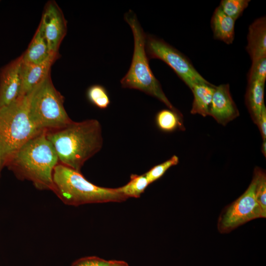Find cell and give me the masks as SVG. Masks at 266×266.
<instances>
[{
	"mask_svg": "<svg viewBox=\"0 0 266 266\" xmlns=\"http://www.w3.org/2000/svg\"><path fill=\"white\" fill-rule=\"evenodd\" d=\"M62 164L81 172L84 163L101 149V126L96 119L72 121L66 126L46 132Z\"/></svg>",
	"mask_w": 266,
	"mask_h": 266,
	"instance_id": "6da1fadb",
	"label": "cell"
},
{
	"mask_svg": "<svg viewBox=\"0 0 266 266\" xmlns=\"http://www.w3.org/2000/svg\"><path fill=\"white\" fill-rule=\"evenodd\" d=\"M46 131L36 135L15 153L6 166L40 190H52V174L59 158Z\"/></svg>",
	"mask_w": 266,
	"mask_h": 266,
	"instance_id": "7a4b0ae2",
	"label": "cell"
},
{
	"mask_svg": "<svg viewBox=\"0 0 266 266\" xmlns=\"http://www.w3.org/2000/svg\"><path fill=\"white\" fill-rule=\"evenodd\" d=\"M53 191L66 204L79 206L90 203L121 202L128 198L117 188L97 186L81 174L62 164H58L52 174Z\"/></svg>",
	"mask_w": 266,
	"mask_h": 266,
	"instance_id": "3957f363",
	"label": "cell"
},
{
	"mask_svg": "<svg viewBox=\"0 0 266 266\" xmlns=\"http://www.w3.org/2000/svg\"><path fill=\"white\" fill-rule=\"evenodd\" d=\"M124 19L130 26L134 39V49L130 67L121 80L124 88L138 90L156 98L169 109L177 110L165 94L160 83L154 76L149 64L145 50L146 34L144 32L136 15L130 10Z\"/></svg>",
	"mask_w": 266,
	"mask_h": 266,
	"instance_id": "277c9868",
	"label": "cell"
},
{
	"mask_svg": "<svg viewBox=\"0 0 266 266\" xmlns=\"http://www.w3.org/2000/svg\"><path fill=\"white\" fill-rule=\"evenodd\" d=\"M42 132L29 118L27 96L0 107V159L3 167L22 145Z\"/></svg>",
	"mask_w": 266,
	"mask_h": 266,
	"instance_id": "5b68a950",
	"label": "cell"
},
{
	"mask_svg": "<svg viewBox=\"0 0 266 266\" xmlns=\"http://www.w3.org/2000/svg\"><path fill=\"white\" fill-rule=\"evenodd\" d=\"M27 96L29 118L40 131L57 130L72 121L64 106V98L53 85L50 74Z\"/></svg>",
	"mask_w": 266,
	"mask_h": 266,
	"instance_id": "8992f818",
	"label": "cell"
},
{
	"mask_svg": "<svg viewBox=\"0 0 266 266\" xmlns=\"http://www.w3.org/2000/svg\"><path fill=\"white\" fill-rule=\"evenodd\" d=\"M145 50L149 59H158L165 62L190 89L197 84L209 82L187 57L163 39L146 34Z\"/></svg>",
	"mask_w": 266,
	"mask_h": 266,
	"instance_id": "52a82bcc",
	"label": "cell"
},
{
	"mask_svg": "<svg viewBox=\"0 0 266 266\" xmlns=\"http://www.w3.org/2000/svg\"><path fill=\"white\" fill-rule=\"evenodd\" d=\"M256 183L257 176L254 172L251 182L245 192L222 211L217 223L220 233H230L251 220L266 218L257 201Z\"/></svg>",
	"mask_w": 266,
	"mask_h": 266,
	"instance_id": "ba28073f",
	"label": "cell"
},
{
	"mask_svg": "<svg viewBox=\"0 0 266 266\" xmlns=\"http://www.w3.org/2000/svg\"><path fill=\"white\" fill-rule=\"evenodd\" d=\"M50 53L58 56L60 44L66 33V21L54 1L47 3L39 25Z\"/></svg>",
	"mask_w": 266,
	"mask_h": 266,
	"instance_id": "9c48e42d",
	"label": "cell"
},
{
	"mask_svg": "<svg viewBox=\"0 0 266 266\" xmlns=\"http://www.w3.org/2000/svg\"><path fill=\"white\" fill-rule=\"evenodd\" d=\"M239 115V111L231 95L229 84L216 86L208 115L212 116L218 123L225 126Z\"/></svg>",
	"mask_w": 266,
	"mask_h": 266,
	"instance_id": "30bf717a",
	"label": "cell"
},
{
	"mask_svg": "<svg viewBox=\"0 0 266 266\" xmlns=\"http://www.w3.org/2000/svg\"><path fill=\"white\" fill-rule=\"evenodd\" d=\"M22 56L5 66L0 72V107L8 105L20 96V71Z\"/></svg>",
	"mask_w": 266,
	"mask_h": 266,
	"instance_id": "8fae6325",
	"label": "cell"
},
{
	"mask_svg": "<svg viewBox=\"0 0 266 266\" xmlns=\"http://www.w3.org/2000/svg\"><path fill=\"white\" fill-rule=\"evenodd\" d=\"M58 56H51L39 64H31L22 62L20 75L21 89L20 96L28 95L37 85L49 74L51 66Z\"/></svg>",
	"mask_w": 266,
	"mask_h": 266,
	"instance_id": "7c38bea8",
	"label": "cell"
},
{
	"mask_svg": "<svg viewBox=\"0 0 266 266\" xmlns=\"http://www.w3.org/2000/svg\"><path fill=\"white\" fill-rule=\"evenodd\" d=\"M246 49L252 61L266 56V18L256 19L249 27Z\"/></svg>",
	"mask_w": 266,
	"mask_h": 266,
	"instance_id": "4fadbf2b",
	"label": "cell"
},
{
	"mask_svg": "<svg viewBox=\"0 0 266 266\" xmlns=\"http://www.w3.org/2000/svg\"><path fill=\"white\" fill-rule=\"evenodd\" d=\"M235 22L225 14L219 6L216 7L211 19L214 38L227 44H232L234 38Z\"/></svg>",
	"mask_w": 266,
	"mask_h": 266,
	"instance_id": "5bb4252c",
	"label": "cell"
},
{
	"mask_svg": "<svg viewBox=\"0 0 266 266\" xmlns=\"http://www.w3.org/2000/svg\"><path fill=\"white\" fill-rule=\"evenodd\" d=\"M265 83L255 80L248 82L245 96V103L252 119L256 125L265 106Z\"/></svg>",
	"mask_w": 266,
	"mask_h": 266,
	"instance_id": "9a60e30c",
	"label": "cell"
},
{
	"mask_svg": "<svg viewBox=\"0 0 266 266\" xmlns=\"http://www.w3.org/2000/svg\"><path fill=\"white\" fill-rule=\"evenodd\" d=\"M215 85L208 83L195 85L191 89L194 96L191 113L198 114L203 117L208 115L209 109Z\"/></svg>",
	"mask_w": 266,
	"mask_h": 266,
	"instance_id": "2e32d148",
	"label": "cell"
},
{
	"mask_svg": "<svg viewBox=\"0 0 266 266\" xmlns=\"http://www.w3.org/2000/svg\"><path fill=\"white\" fill-rule=\"evenodd\" d=\"M22 61L26 63L39 64L47 60L52 55L42 31L38 27L28 48L22 55Z\"/></svg>",
	"mask_w": 266,
	"mask_h": 266,
	"instance_id": "e0dca14e",
	"label": "cell"
},
{
	"mask_svg": "<svg viewBox=\"0 0 266 266\" xmlns=\"http://www.w3.org/2000/svg\"><path fill=\"white\" fill-rule=\"evenodd\" d=\"M158 128L163 132L170 133L176 130H185L182 114L178 110L164 109L159 111L155 117Z\"/></svg>",
	"mask_w": 266,
	"mask_h": 266,
	"instance_id": "ac0fdd59",
	"label": "cell"
},
{
	"mask_svg": "<svg viewBox=\"0 0 266 266\" xmlns=\"http://www.w3.org/2000/svg\"><path fill=\"white\" fill-rule=\"evenodd\" d=\"M149 184L144 174L140 175L132 174L130 180L127 184L117 189L120 193L128 198H138Z\"/></svg>",
	"mask_w": 266,
	"mask_h": 266,
	"instance_id": "d6986e66",
	"label": "cell"
},
{
	"mask_svg": "<svg viewBox=\"0 0 266 266\" xmlns=\"http://www.w3.org/2000/svg\"><path fill=\"white\" fill-rule=\"evenodd\" d=\"M89 100L100 109H106L110 103L108 93L103 86L96 84L90 86L87 92Z\"/></svg>",
	"mask_w": 266,
	"mask_h": 266,
	"instance_id": "ffe728a7",
	"label": "cell"
},
{
	"mask_svg": "<svg viewBox=\"0 0 266 266\" xmlns=\"http://www.w3.org/2000/svg\"><path fill=\"white\" fill-rule=\"evenodd\" d=\"M249 0H222L219 7L227 15L236 20L248 6Z\"/></svg>",
	"mask_w": 266,
	"mask_h": 266,
	"instance_id": "44dd1931",
	"label": "cell"
},
{
	"mask_svg": "<svg viewBox=\"0 0 266 266\" xmlns=\"http://www.w3.org/2000/svg\"><path fill=\"white\" fill-rule=\"evenodd\" d=\"M254 172L257 176L256 197L263 212L266 215V175L261 168L256 167Z\"/></svg>",
	"mask_w": 266,
	"mask_h": 266,
	"instance_id": "7402d4cb",
	"label": "cell"
},
{
	"mask_svg": "<svg viewBox=\"0 0 266 266\" xmlns=\"http://www.w3.org/2000/svg\"><path fill=\"white\" fill-rule=\"evenodd\" d=\"M178 163V157L173 155L167 161L153 166L144 174L151 184L161 178L170 167L177 165Z\"/></svg>",
	"mask_w": 266,
	"mask_h": 266,
	"instance_id": "603a6c76",
	"label": "cell"
},
{
	"mask_svg": "<svg viewBox=\"0 0 266 266\" xmlns=\"http://www.w3.org/2000/svg\"><path fill=\"white\" fill-rule=\"evenodd\" d=\"M248 82L257 80L265 83L266 79V56L252 61L248 72Z\"/></svg>",
	"mask_w": 266,
	"mask_h": 266,
	"instance_id": "cb8c5ba5",
	"label": "cell"
},
{
	"mask_svg": "<svg viewBox=\"0 0 266 266\" xmlns=\"http://www.w3.org/2000/svg\"><path fill=\"white\" fill-rule=\"evenodd\" d=\"M110 260L96 257H86L74 262L71 266H109Z\"/></svg>",
	"mask_w": 266,
	"mask_h": 266,
	"instance_id": "d4e9b609",
	"label": "cell"
},
{
	"mask_svg": "<svg viewBox=\"0 0 266 266\" xmlns=\"http://www.w3.org/2000/svg\"><path fill=\"white\" fill-rule=\"evenodd\" d=\"M256 125L258 126L263 140H266V108L265 106Z\"/></svg>",
	"mask_w": 266,
	"mask_h": 266,
	"instance_id": "484cf974",
	"label": "cell"
},
{
	"mask_svg": "<svg viewBox=\"0 0 266 266\" xmlns=\"http://www.w3.org/2000/svg\"><path fill=\"white\" fill-rule=\"evenodd\" d=\"M109 266H129V265L124 261L110 260Z\"/></svg>",
	"mask_w": 266,
	"mask_h": 266,
	"instance_id": "4316f807",
	"label": "cell"
},
{
	"mask_svg": "<svg viewBox=\"0 0 266 266\" xmlns=\"http://www.w3.org/2000/svg\"><path fill=\"white\" fill-rule=\"evenodd\" d=\"M262 152L265 157L266 156V140H263L262 145Z\"/></svg>",
	"mask_w": 266,
	"mask_h": 266,
	"instance_id": "83f0119b",
	"label": "cell"
},
{
	"mask_svg": "<svg viewBox=\"0 0 266 266\" xmlns=\"http://www.w3.org/2000/svg\"><path fill=\"white\" fill-rule=\"evenodd\" d=\"M2 167H3V166H2L0 159V173Z\"/></svg>",
	"mask_w": 266,
	"mask_h": 266,
	"instance_id": "f1b7e54d",
	"label": "cell"
}]
</instances>
